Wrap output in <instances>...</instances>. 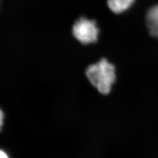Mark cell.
<instances>
[{"label":"cell","mask_w":158,"mask_h":158,"mask_svg":"<svg viewBox=\"0 0 158 158\" xmlns=\"http://www.w3.org/2000/svg\"><path fill=\"white\" fill-rule=\"evenodd\" d=\"M85 75L91 85L102 95L109 94L117 80L116 68L106 58L89 66Z\"/></svg>","instance_id":"1"},{"label":"cell","mask_w":158,"mask_h":158,"mask_svg":"<svg viewBox=\"0 0 158 158\" xmlns=\"http://www.w3.org/2000/svg\"><path fill=\"white\" fill-rule=\"evenodd\" d=\"M99 31L96 21L85 17H81L76 21L72 29L74 38L84 45L96 42Z\"/></svg>","instance_id":"2"},{"label":"cell","mask_w":158,"mask_h":158,"mask_svg":"<svg viewBox=\"0 0 158 158\" xmlns=\"http://www.w3.org/2000/svg\"><path fill=\"white\" fill-rule=\"evenodd\" d=\"M135 0H107L108 6L115 14H121L129 9Z\"/></svg>","instance_id":"4"},{"label":"cell","mask_w":158,"mask_h":158,"mask_svg":"<svg viewBox=\"0 0 158 158\" xmlns=\"http://www.w3.org/2000/svg\"><path fill=\"white\" fill-rule=\"evenodd\" d=\"M3 123H4V114L0 109V131L1 130V128L3 125Z\"/></svg>","instance_id":"5"},{"label":"cell","mask_w":158,"mask_h":158,"mask_svg":"<svg viewBox=\"0 0 158 158\" xmlns=\"http://www.w3.org/2000/svg\"><path fill=\"white\" fill-rule=\"evenodd\" d=\"M146 21L150 35L158 38V5L153 6L148 11Z\"/></svg>","instance_id":"3"},{"label":"cell","mask_w":158,"mask_h":158,"mask_svg":"<svg viewBox=\"0 0 158 158\" xmlns=\"http://www.w3.org/2000/svg\"><path fill=\"white\" fill-rule=\"evenodd\" d=\"M0 158H9V157L4 151L0 150Z\"/></svg>","instance_id":"6"}]
</instances>
